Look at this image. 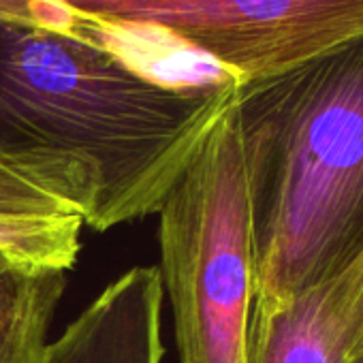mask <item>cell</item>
Segmentation results:
<instances>
[{
	"label": "cell",
	"mask_w": 363,
	"mask_h": 363,
	"mask_svg": "<svg viewBox=\"0 0 363 363\" xmlns=\"http://www.w3.org/2000/svg\"><path fill=\"white\" fill-rule=\"evenodd\" d=\"M238 86H154L105 50L0 22V160L105 233L158 214Z\"/></svg>",
	"instance_id": "1"
},
{
	"label": "cell",
	"mask_w": 363,
	"mask_h": 363,
	"mask_svg": "<svg viewBox=\"0 0 363 363\" xmlns=\"http://www.w3.org/2000/svg\"><path fill=\"white\" fill-rule=\"evenodd\" d=\"M235 109L252 206V308H265L363 261V35L240 84Z\"/></svg>",
	"instance_id": "2"
},
{
	"label": "cell",
	"mask_w": 363,
	"mask_h": 363,
	"mask_svg": "<svg viewBox=\"0 0 363 363\" xmlns=\"http://www.w3.org/2000/svg\"><path fill=\"white\" fill-rule=\"evenodd\" d=\"M158 216L179 363H248L257 259L235 90Z\"/></svg>",
	"instance_id": "3"
},
{
	"label": "cell",
	"mask_w": 363,
	"mask_h": 363,
	"mask_svg": "<svg viewBox=\"0 0 363 363\" xmlns=\"http://www.w3.org/2000/svg\"><path fill=\"white\" fill-rule=\"evenodd\" d=\"M109 20L156 24L242 84L286 73L363 35V0H62Z\"/></svg>",
	"instance_id": "4"
},
{
	"label": "cell",
	"mask_w": 363,
	"mask_h": 363,
	"mask_svg": "<svg viewBox=\"0 0 363 363\" xmlns=\"http://www.w3.org/2000/svg\"><path fill=\"white\" fill-rule=\"evenodd\" d=\"M158 267H133L48 344L43 363H162Z\"/></svg>",
	"instance_id": "5"
},
{
	"label": "cell",
	"mask_w": 363,
	"mask_h": 363,
	"mask_svg": "<svg viewBox=\"0 0 363 363\" xmlns=\"http://www.w3.org/2000/svg\"><path fill=\"white\" fill-rule=\"evenodd\" d=\"M65 35L105 50L141 79L167 90H223L242 84L214 58L156 24L94 18L73 9Z\"/></svg>",
	"instance_id": "6"
},
{
	"label": "cell",
	"mask_w": 363,
	"mask_h": 363,
	"mask_svg": "<svg viewBox=\"0 0 363 363\" xmlns=\"http://www.w3.org/2000/svg\"><path fill=\"white\" fill-rule=\"evenodd\" d=\"M248 363H352L342 278L252 308Z\"/></svg>",
	"instance_id": "7"
},
{
	"label": "cell",
	"mask_w": 363,
	"mask_h": 363,
	"mask_svg": "<svg viewBox=\"0 0 363 363\" xmlns=\"http://www.w3.org/2000/svg\"><path fill=\"white\" fill-rule=\"evenodd\" d=\"M67 272L0 255V363H43Z\"/></svg>",
	"instance_id": "8"
},
{
	"label": "cell",
	"mask_w": 363,
	"mask_h": 363,
	"mask_svg": "<svg viewBox=\"0 0 363 363\" xmlns=\"http://www.w3.org/2000/svg\"><path fill=\"white\" fill-rule=\"evenodd\" d=\"M82 227L84 220L77 214L0 212V255L69 272L79 255Z\"/></svg>",
	"instance_id": "9"
},
{
	"label": "cell",
	"mask_w": 363,
	"mask_h": 363,
	"mask_svg": "<svg viewBox=\"0 0 363 363\" xmlns=\"http://www.w3.org/2000/svg\"><path fill=\"white\" fill-rule=\"evenodd\" d=\"M344 282V306H346V337L352 363H363V261L348 274Z\"/></svg>",
	"instance_id": "10"
},
{
	"label": "cell",
	"mask_w": 363,
	"mask_h": 363,
	"mask_svg": "<svg viewBox=\"0 0 363 363\" xmlns=\"http://www.w3.org/2000/svg\"><path fill=\"white\" fill-rule=\"evenodd\" d=\"M39 0H0V22L37 26Z\"/></svg>",
	"instance_id": "11"
}]
</instances>
